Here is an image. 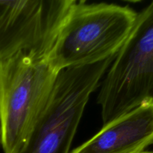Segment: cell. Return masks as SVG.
<instances>
[{
	"label": "cell",
	"mask_w": 153,
	"mask_h": 153,
	"mask_svg": "<svg viewBox=\"0 0 153 153\" xmlns=\"http://www.w3.org/2000/svg\"><path fill=\"white\" fill-rule=\"evenodd\" d=\"M137 16L128 5L73 0L47 55L49 64L59 73L116 56Z\"/></svg>",
	"instance_id": "6da1fadb"
},
{
	"label": "cell",
	"mask_w": 153,
	"mask_h": 153,
	"mask_svg": "<svg viewBox=\"0 0 153 153\" xmlns=\"http://www.w3.org/2000/svg\"><path fill=\"white\" fill-rule=\"evenodd\" d=\"M58 73L47 56L20 52L0 61V114L4 153H20L44 111Z\"/></svg>",
	"instance_id": "7a4b0ae2"
},
{
	"label": "cell",
	"mask_w": 153,
	"mask_h": 153,
	"mask_svg": "<svg viewBox=\"0 0 153 153\" xmlns=\"http://www.w3.org/2000/svg\"><path fill=\"white\" fill-rule=\"evenodd\" d=\"M148 101H153V1L137 13L102 82L97 103L103 126Z\"/></svg>",
	"instance_id": "3957f363"
},
{
	"label": "cell",
	"mask_w": 153,
	"mask_h": 153,
	"mask_svg": "<svg viewBox=\"0 0 153 153\" xmlns=\"http://www.w3.org/2000/svg\"><path fill=\"white\" fill-rule=\"evenodd\" d=\"M116 56L58 73L49 102L20 153L70 152L90 96Z\"/></svg>",
	"instance_id": "277c9868"
},
{
	"label": "cell",
	"mask_w": 153,
	"mask_h": 153,
	"mask_svg": "<svg viewBox=\"0 0 153 153\" xmlns=\"http://www.w3.org/2000/svg\"><path fill=\"white\" fill-rule=\"evenodd\" d=\"M73 1H0V61L20 52L47 56Z\"/></svg>",
	"instance_id": "5b68a950"
},
{
	"label": "cell",
	"mask_w": 153,
	"mask_h": 153,
	"mask_svg": "<svg viewBox=\"0 0 153 153\" xmlns=\"http://www.w3.org/2000/svg\"><path fill=\"white\" fill-rule=\"evenodd\" d=\"M152 145L153 101H148L104 125L70 153H141Z\"/></svg>",
	"instance_id": "8992f818"
},
{
	"label": "cell",
	"mask_w": 153,
	"mask_h": 153,
	"mask_svg": "<svg viewBox=\"0 0 153 153\" xmlns=\"http://www.w3.org/2000/svg\"><path fill=\"white\" fill-rule=\"evenodd\" d=\"M2 143V123H1V114H0V146Z\"/></svg>",
	"instance_id": "52a82bcc"
},
{
	"label": "cell",
	"mask_w": 153,
	"mask_h": 153,
	"mask_svg": "<svg viewBox=\"0 0 153 153\" xmlns=\"http://www.w3.org/2000/svg\"><path fill=\"white\" fill-rule=\"evenodd\" d=\"M141 153H153V151H147V150H146V151H144V152H141Z\"/></svg>",
	"instance_id": "ba28073f"
}]
</instances>
